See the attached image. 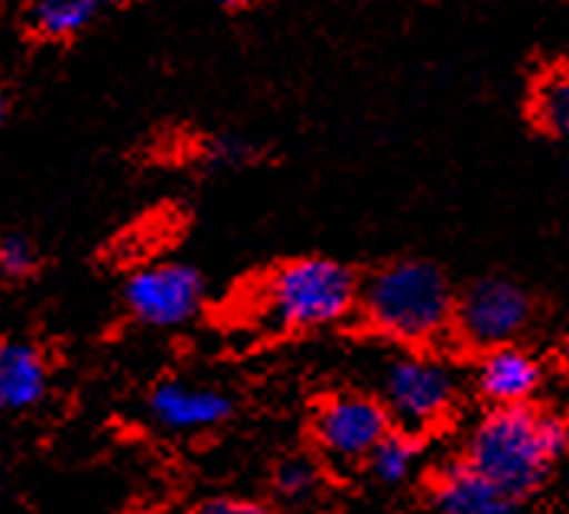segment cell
I'll return each instance as SVG.
<instances>
[{
    "mask_svg": "<svg viewBox=\"0 0 569 514\" xmlns=\"http://www.w3.org/2000/svg\"><path fill=\"white\" fill-rule=\"evenodd\" d=\"M567 453L563 417L525 407H491L466 443V466L488 478L498 492L521 502L533 495L553 463Z\"/></svg>",
    "mask_w": 569,
    "mask_h": 514,
    "instance_id": "obj_1",
    "label": "cell"
},
{
    "mask_svg": "<svg viewBox=\"0 0 569 514\" xmlns=\"http://www.w3.org/2000/svg\"><path fill=\"white\" fill-rule=\"evenodd\" d=\"M368 323L397 343L430 345L452 329V290L427 260H397L368 277L358 290Z\"/></svg>",
    "mask_w": 569,
    "mask_h": 514,
    "instance_id": "obj_2",
    "label": "cell"
},
{
    "mask_svg": "<svg viewBox=\"0 0 569 514\" xmlns=\"http://www.w3.org/2000/svg\"><path fill=\"white\" fill-rule=\"evenodd\" d=\"M358 306V280L346 264L329 257H297L273 267L254 294L263 326L309 333L336 326Z\"/></svg>",
    "mask_w": 569,
    "mask_h": 514,
    "instance_id": "obj_3",
    "label": "cell"
},
{
    "mask_svg": "<svg viewBox=\"0 0 569 514\" xmlns=\"http://www.w3.org/2000/svg\"><path fill=\"white\" fill-rule=\"evenodd\" d=\"M381 394L391 424L397 421L400 429L420 433L449 417L459 394V378L452 365L433 352H407L385 368Z\"/></svg>",
    "mask_w": 569,
    "mask_h": 514,
    "instance_id": "obj_4",
    "label": "cell"
},
{
    "mask_svg": "<svg viewBox=\"0 0 569 514\" xmlns=\"http://www.w3.org/2000/svg\"><path fill=\"white\" fill-rule=\"evenodd\" d=\"M391 433L385 404L371 394L339 391L312 414V436L326 459L339 466H361L368 453Z\"/></svg>",
    "mask_w": 569,
    "mask_h": 514,
    "instance_id": "obj_5",
    "label": "cell"
},
{
    "mask_svg": "<svg viewBox=\"0 0 569 514\" xmlns=\"http://www.w3.org/2000/svg\"><path fill=\"white\" fill-rule=\"evenodd\" d=\"M533 316V300L521 284L505 277L476 280L452 306L456 333L476 348L515 343Z\"/></svg>",
    "mask_w": 569,
    "mask_h": 514,
    "instance_id": "obj_6",
    "label": "cell"
},
{
    "mask_svg": "<svg viewBox=\"0 0 569 514\" xmlns=\"http://www.w3.org/2000/svg\"><path fill=\"white\" fill-rule=\"evenodd\" d=\"M206 297L202 277L186 264H150L140 267L124 287L128 309L147 326H182L189 323Z\"/></svg>",
    "mask_w": 569,
    "mask_h": 514,
    "instance_id": "obj_7",
    "label": "cell"
},
{
    "mask_svg": "<svg viewBox=\"0 0 569 514\" xmlns=\"http://www.w3.org/2000/svg\"><path fill=\"white\" fill-rule=\"evenodd\" d=\"M543 362L518 343L485 348L476 387L491 407H525L543 387Z\"/></svg>",
    "mask_w": 569,
    "mask_h": 514,
    "instance_id": "obj_8",
    "label": "cell"
},
{
    "mask_svg": "<svg viewBox=\"0 0 569 514\" xmlns=\"http://www.w3.org/2000/svg\"><path fill=\"white\" fill-rule=\"evenodd\" d=\"M150 414L157 417L160 427L176 433H202L228 421L231 401L216 387L163 382L150 394Z\"/></svg>",
    "mask_w": 569,
    "mask_h": 514,
    "instance_id": "obj_9",
    "label": "cell"
},
{
    "mask_svg": "<svg viewBox=\"0 0 569 514\" xmlns=\"http://www.w3.org/2000/svg\"><path fill=\"white\" fill-rule=\"evenodd\" d=\"M437 508L439 514H515L518 502L498 492L466 463H456L452 469L439 475Z\"/></svg>",
    "mask_w": 569,
    "mask_h": 514,
    "instance_id": "obj_10",
    "label": "cell"
},
{
    "mask_svg": "<svg viewBox=\"0 0 569 514\" xmlns=\"http://www.w3.org/2000/svg\"><path fill=\"white\" fill-rule=\"evenodd\" d=\"M46 394L43 355L27 343L0 345V404L23 411Z\"/></svg>",
    "mask_w": 569,
    "mask_h": 514,
    "instance_id": "obj_11",
    "label": "cell"
},
{
    "mask_svg": "<svg viewBox=\"0 0 569 514\" xmlns=\"http://www.w3.org/2000/svg\"><path fill=\"white\" fill-rule=\"evenodd\" d=\"M98 10V0H30L27 23L43 40H72L86 30Z\"/></svg>",
    "mask_w": 569,
    "mask_h": 514,
    "instance_id": "obj_12",
    "label": "cell"
},
{
    "mask_svg": "<svg viewBox=\"0 0 569 514\" xmlns=\"http://www.w3.org/2000/svg\"><path fill=\"white\" fill-rule=\"evenodd\" d=\"M530 118L550 137H563L569 128V72L567 66H550L530 88Z\"/></svg>",
    "mask_w": 569,
    "mask_h": 514,
    "instance_id": "obj_13",
    "label": "cell"
},
{
    "mask_svg": "<svg viewBox=\"0 0 569 514\" xmlns=\"http://www.w3.org/2000/svg\"><path fill=\"white\" fill-rule=\"evenodd\" d=\"M368 472L381 482V485H403L417 466H420V443L413 433L400 429V433H388L365 459Z\"/></svg>",
    "mask_w": 569,
    "mask_h": 514,
    "instance_id": "obj_14",
    "label": "cell"
},
{
    "mask_svg": "<svg viewBox=\"0 0 569 514\" xmlns=\"http://www.w3.org/2000/svg\"><path fill=\"white\" fill-rule=\"evenodd\" d=\"M277 495L290 505H303L309 502L316 492H319V482H322V472L319 466L307 459V456H293L287 459L280 469H277Z\"/></svg>",
    "mask_w": 569,
    "mask_h": 514,
    "instance_id": "obj_15",
    "label": "cell"
},
{
    "mask_svg": "<svg viewBox=\"0 0 569 514\" xmlns=\"http://www.w3.org/2000/svg\"><path fill=\"white\" fill-rule=\"evenodd\" d=\"M189 514H273L267 505L254 498H209L196 505Z\"/></svg>",
    "mask_w": 569,
    "mask_h": 514,
    "instance_id": "obj_16",
    "label": "cell"
},
{
    "mask_svg": "<svg viewBox=\"0 0 569 514\" xmlns=\"http://www.w3.org/2000/svg\"><path fill=\"white\" fill-rule=\"evenodd\" d=\"M0 267L7 274H27L33 267V248L23 238H10L0 245Z\"/></svg>",
    "mask_w": 569,
    "mask_h": 514,
    "instance_id": "obj_17",
    "label": "cell"
},
{
    "mask_svg": "<svg viewBox=\"0 0 569 514\" xmlns=\"http://www.w3.org/2000/svg\"><path fill=\"white\" fill-rule=\"evenodd\" d=\"M3 115H7V91H3V82H0V125H3Z\"/></svg>",
    "mask_w": 569,
    "mask_h": 514,
    "instance_id": "obj_18",
    "label": "cell"
},
{
    "mask_svg": "<svg viewBox=\"0 0 569 514\" xmlns=\"http://www.w3.org/2000/svg\"><path fill=\"white\" fill-rule=\"evenodd\" d=\"M224 7H248V3H254V0H221Z\"/></svg>",
    "mask_w": 569,
    "mask_h": 514,
    "instance_id": "obj_19",
    "label": "cell"
},
{
    "mask_svg": "<svg viewBox=\"0 0 569 514\" xmlns=\"http://www.w3.org/2000/svg\"><path fill=\"white\" fill-rule=\"evenodd\" d=\"M101 3H114V7H128V3H137V0H98V7Z\"/></svg>",
    "mask_w": 569,
    "mask_h": 514,
    "instance_id": "obj_20",
    "label": "cell"
}]
</instances>
